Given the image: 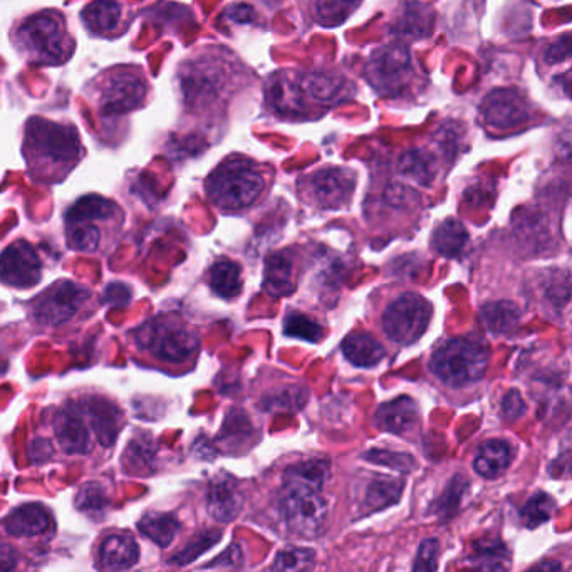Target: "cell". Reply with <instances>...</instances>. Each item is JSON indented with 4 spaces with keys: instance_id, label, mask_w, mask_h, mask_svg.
I'll return each mask as SVG.
<instances>
[{
    "instance_id": "1",
    "label": "cell",
    "mask_w": 572,
    "mask_h": 572,
    "mask_svg": "<svg viewBox=\"0 0 572 572\" xmlns=\"http://www.w3.org/2000/svg\"><path fill=\"white\" fill-rule=\"evenodd\" d=\"M22 157L32 182H63L86 157L76 125L34 115L24 123Z\"/></svg>"
},
{
    "instance_id": "2",
    "label": "cell",
    "mask_w": 572,
    "mask_h": 572,
    "mask_svg": "<svg viewBox=\"0 0 572 572\" xmlns=\"http://www.w3.org/2000/svg\"><path fill=\"white\" fill-rule=\"evenodd\" d=\"M99 123L118 125L131 112L140 111L151 98V83L143 67L118 64L106 67L83 88Z\"/></svg>"
},
{
    "instance_id": "3",
    "label": "cell",
    "mask_w": 572,
    "mask_h": 572,
    "mask_svg": "<svg viewBox=\"0 0 572 572\" xmlns=\"http://www.w3.org/2000/svg\"><path fill=\"white\" fill-rule=\"evenodd\" d=\"M11 43L19 57L32 66H64L76 53V37L66 15L56 9L19 19L11 29Z\"/></svg>"
},
{
    "instance_id": "4",
    "label": "cell",
    "mask_w": 572,
    "mask_h": 572,
    "mask_svg": "<svg viewBox=\"0 0 572 572\" xmlns=\"http://www.w3.org/2000/svg\"><path fill=\"white\" fill-rule=\"evenodd\" d=\"M176 85L182 111L190 118H204L224 105L233 85V67L215 50H204L180 64Z\"/></svg>"
},
{
    "instance_id": "5",
    "label": "cell",
    "mask_w": 572,
    "mask_h": 572,
    "mask_svg": "<svg viewBox=\"0 0 572 572\" xmlns=\"http://www.w3.org/2000/svg\"><path fill=\"white\" fill-rule=\"evenodd\" d=\"M263 175L259 166L242 157L222 162L205 182L207 197L224 212L250 207L262 194Z\"/></svg>"
},
{
    "instance_id": "6",
    "label": "cell",
    "mask_w": 572,
    "mask_h": 572,
    "mask_svg": "<svg viewBox=\"0 0 572 572\" xmlns=\"http://www.w3.org/2000/svg\"><path fill=\"white\" fill-rule=\"evenodd\" d=\"M134 341L143 352L166 363H183L198 349V336L173 317H153L134 330Z\"/></svg>"
},
{
    "instance_id": "7",
    "label": "cell",
    "mask_w": 572,
    "mask_h": 572,
    "mask_svg": "<svg viewBox=\"0 0 572 572\" xmlns=\"http://www.w3.org/2000/svg\"><path fill=\"white\" fill-rule=\"evenodd\" d=\"M487 365V348L464 337L446 341L430 361L433 375L449 387L475 384L485 375Z\"/></svg>"
},
{
    "instance_id": "8",
    "label": "cell",
    "mask_w": 572,
    "mask_h": 572,
    "mask_svg": "<svg viewBox=\"0 0 572 572\" xmlns=\"http://www.w3.org/2000/svg\"><path fill=\"white\" fill-rule=\"evenodd\" d=\"M117 202L101 195H86L71 205L66 212L67 246L78 252H95L101 244L102 222L120 217Z\"/></svg>"
},
{
    "instance_id": "9",
    "label": "cell",
    "mask_w": 572,
    "mask_h": 572,
    "mask_svg": "<svg viewBox=\"0 0 572 572\" xmlns=\"http://www.w3.org/2000/svg\"><path fill=\"white\" fill-rule=\"evenodd\" d=\"M432 314V304L422 295H400L385 311V334L398 345H413L429 330Z\"/></svg>"
},
{
    "instance_id": "10",
    "label": "cell",
    "mask_w": 572,
    "mask_h": 572,
    "mask_svg": "<svg viewBox=\"0 0 572 572\" xmlns=\"http://www.w3.org/2000/svg\"><path fill=\"white\" fill-rule=\"evenodd\" d=\"M411 54L401 44H387L371 54L368 66L369 85L385 96H397L407 89L411 78Z\"/></svg>"
},
{
    "instance_id": "11",
    "label": "cell",
    "mask_w": 572,
    "mask_h": 572,
    "mask_svg": "<svg viewBox=\"0 0 572 572\" xmlns=\"http://www.w3.org/2000/svg\"><path fill=\"white\" fill-rule=\"evenodd\" d=\"M282 514L292 532L314 538L327 520V503L321 492L285 490Z\"/></svg>"
},
{
    "instance_id": "12",
    "label": "cell",
    "mask_w": 572,
    "mask_h": 572,
    "mask_svg": "<svg viewBox=\"0 0 572 572\" xmlns=\"http://www.w3.org/2000/svg\"><path fill=\"white\" fill-rule=\"evenodd\" d=\"M88 298L89 291L83 285L56 282L34 302V317L46 326H60L74 317Z\"/></svg>"
},
{
    "instance_id": "13",
    "label": "cell",
    "mask_w": 572,
    "mask_h": 572,
    "mask_svg": "<svg viewBox=\"0 0 572 572\" xmlns=\"http://www.w3.org/2000/svg\"><path fill=\"white\" fill-rule=\"evenodd\" d=\"M43 263L34 247L25 240L11 244L0 253V282L15 289H29L40 284Z\"/></svg>"
},
{
    "instance_id": "14",
    "label": "cell",
    "mask_w": 572,
    "mask_h": 572,
    "mask_svg": "<svg viewBox=\"0 0 572 572\" xmlns=\"http://www.w3.org/2000/svg\"><path fill=\"white\" fill-rule=\"evenodd\" d=\"M130 9L123 0H93L82 11V22L93 37L117 40L130 25Z\"/></svg>"
},
{
    "instance_id": "15",
    "label": "cell",
    "mask_w": 572,
    "mask_h": 572,
    "mask_svg": "<svg viewBox=\"0 0 572 572\" xmlns=\"http://www.w3.org/2000/svg\"><path fill=\"white\" fill-rule=\"evenodd\" d=\"M355 175L348 170L324 169L310 180L311 195L321 208L345 207L355 192Z\"/></svg>"
},
{
    "instance_id": "16",
    "label": "cell",
    "mask_w": 572,
    "mask_h": 572,
    "mask_svg": "<svg viewBox=\"0 0 572 572\" xmlns=\"http://www.w3.org/2000/svg\"><path fill=\"white\" fill-rule=\"evenodd\" d=\"M482 117L490 127L509 130L529 120V108L519 93L512 89H497L482 102Z\"/></svg>"
},
{
    "instance_id": "17",
    "label": "cell",
    "mask_w": 572,
    "mask_h": 572,
    "mask_svg": "<svg viewBox=\"0 0 572 572\" xmlns=\"http://www.w3.org/2000/svg\"><path fill=\"white\" fill-rule=\"evenodd\" d=\"M54 433L57 443L67 455H79L88 453L93 446L91 433L86 425L85 411L78 404H67L57 411L54 420Z\"/></svg>"
},
{
    "instance_id": "18",
    "label": "cell",
    "mask_w": 572,
    "mask_h": 572,
    "mask_svg": "<svg viewBox=\"0 0 572 572\" xmlns=\"http://www.w3.org/2000/svg\"><path fill=\"white\" fill-rule=\"evenodd\" d=\"M299 86L304 95L316 99L323 106L337 105V102L345 101L346 98H352L355 93L352 83L341 78L337 74L326 73V71L307 73L302 82H299Z\"/></svg>"
},
{
    "instance_id": "19",
    "label": "cell",
    "mask_w": 572,
    "mask_h": 572,
    "mask_svg": "<svg viewBox=\"0 0 572 572\" xmlns=\"http://www.w3.org/2000/svg\"><path fill=\"white\" fill-rule=\"evenodd\" d=\"M244 506V495L233 477L212 481L207 494L208 514L218 522H233Z\"/></svg>"
},
{
    "instance_id": "20",
    "label": "cell",
    "mask_w": 572,
    "mask_h": 572,
    "mask_svg": "<svg viewBox=\"0 0 572 572\" xmlns=\"http://www.w3.org/2000/svg\"><path fill=\"white\" fill-rule=\"evenodd\" d=\"M418 404L413 398L400 397L381 404L376 411L375 423L384 432L404 435L418 423Z\"/></svg>"
},
{
    "instance_id": "21",
    "label": "cell",
    "mask_w": 572,
    "mask_h": 572,
    "mask_svg": "<svg viewBox=\"0 0 572 572\" xmlns=\"http://www.w3.org/2000/svg\"><path fill=\"white\" fill-rule=\"evenodd\" d=\"M6 532L14 538H35L51 527V514L41 504H25L6 517Z\"/></svg>"
},
{
    "instance_id": "22",
    "label": "cell",
    "mask_w": 572,
    "mask_h": 572,
    "mask_svg": "<svg viewBox=\"0 0 572 572\" xmlns=\"http://www.w3.org/2000/svg\"><path fill=\"white\" fill-rule=\"evenodd\" d=\"M85 413L88 414L96 439L102 446H111L117 442L118 433L123 423V414L118 407L105 398H91L86 403Z\"/></svg>"
},
{
    "instance_id": "23",
    "label": "cell",
    "mask_w": 572,
    "mask_h": 572,
    "mask_svg": "<svg viewBox=\"0 0 572 572\" xmlns=\"http://www.w3.org/2000/svg\"><path fill=\"white\" fill-rule=\"evenodd\" d=\"M140 559V548L130 533H112L99 549V562L111 571H125L133 568Z\"/></svg>"
},
{
    "instance_id": "24",
    "label": "cell",
    "mask_w": 572,
    "mask_h": 572,
    "mask_svg": "<svg viewBox=\"0 0 572 572\" xmlns=\"http://www.w3.org/2000/svg\"><path fill=\"white\" fill-rule=\"evenodd\" d=\"M514 461V449L504 440L482 443L475 456L474 468L484 478H499Z\"/></svg>"
},
{
    "instance_id": "25",
    "label": "cell",
    "mask_w": 572,
    "mask_h": 572,
    "mask_svg": "<svg viewBox=\"0 0 572 572\" xmlns=\"http://www.w3.org/2000/svg\"><path fill=\"white\" fill-rule=\"evenodd\" d=\"M330 462L320 461V458L292 465L285 471V490L321 492L330 478Z\"/></svg>"
},
{
    "instance_id": "26",
    "label": "cell",
    "mask_w": 572,
    "mask_h": 572,
    "mask_svg": "<svg viewBox=\"0 0 572 572\" xmlns=\"http://www.w3.org/2000/svg\"><path fill=\"white\" fill-rule=\"evenodd\" d=\"M343 353L349 363L359 368H373L384 361L385 355H387L381 343L366 333L349 334L343 341Z\"/></svg>"
},
{
    "instance_id": "27",
    "label": "cell",
    "mask_w": 572,
    "mask_h": 572,
    "mask_svg": "<svg viewBox=\"0 0 572 572\" xmlns=\"http://www.w3.org/2000/svg\"><path fill=\"white\" fill-rule=\"evenodd\" d=\"M294 281H292V260L285 252L274 253L267 257L266 271H263V289L274 298L294 292Z\"/></svg>"
},
{
    "instance_id": "28",
    "label": "cell",
    "mask_w": 572,
    "mask_h": 572,
    "mask_svg": "<svg viewBox=\"0 0 572 572\" xmlns=\"http://www.w3.org/2000/svg\"><path fill=\"white\" fill-rule=\"evenodd\" d=\"M435 14L429 6L420 4V2H410L404 6L403 12L398 15L395 31L404 37H413V40H422L432 34Z\"/></svg>"
},
{
    "instance_id": "29",
    "label": "cell",
    "mask_w": 572,
    "mask_h": 572,
    "mask_svg": "<svg viewBox=\"0 0 572 572\" xmlns=\"http://www.w3.org/2000/svg\"><path fill=\"white\" fill-rule=\"evenodd\" d=\"M211 288L218 298L234 299L242 291V269L234 260L222 259L211 269Z\"/></svg>"
},
{
    "instance_id": "30",
    "label": "cell",
    "mask_w": 572,
    "mask_h": 572,
    "mask_svg": "<svg viewBox=\"0 0 572 572\" xmlns=\"http://www.w3.org/2000/svg\"><path fill=\"white\" fill-rule=\"evenodd\" d=\"M468 244V234L458 220H445L433 234V247L440 256L456 259L464 253Z\"/></svg>"
},
{
    "instance_id": "31",
    "label": "cell",
    "mask_w": 572,
    "mask_h": 572,
    "mask_svg": "<svg viewBox=\"0 0 572 572\" xmlns=\"http://www.w3.org/2000/svg\"><path fill=\"white\" fill-rule=\"evenodd\" d=\"M138 529L160 548H169L175 541L180 522L173 514L150 512L138 522Z\"/></svg>"
},
{
    "instance_id": "32",
    "label": "cell",
    "mask_w": 572,
    "mask_h": 572,
    "mask_svg": "<svg viewBox=\"0 0 572 572\" xmlns=\"http://www.w3.org/2000/svg\"><path fill=\"white\" fill-rule=\"evenodd\" d=\"M482 323L490 333H510L519 324L520 310L510 301L490 302L481 311Z\"/></svg>"
},
{
    "instance_id": "33",
    "label": "cell",
    "mask_w": 572,
    "mask_h": 572,
    "mask_svg": "<svg viewBox=\"0 0 572 572\" xmlns=\"http://www.w3.org/2000/svg\"><path fill=\"white\" fill-rule=\"evenodd\" d=\"M401 490H403V482H398L397 478H375L366 492V506L371 512L393 506L400 500Z\"/></svg>"
},
{
    "instance_id": "34",
    "label": "cell",
    "mask_w": 572,
    "mask_h": 572,
    "mask_svg": "<svg viewBox=\"0 0 572 572\" xmlns=\"http://www.w3.org/2000/svg\"><path fill=\"white\" fill-rule=\"evenodd\" d=\"M481 569H509L510 555L506 546L500 541H487L475 544L474 554L468 558Z\"/></svg>"
},
{
    "instance_id": "35",
    "label": "cell",
    "mask_w": 572,
    "mask_h": 572,
    "mask_svg": "<svg viewBox=\"0 0 572 572\" xmlns=\"http://www.w3.org/2000/svg\"><path fill=\"white\" fill-rule=\"evenodd\" d=\"M361 0H316V19L324 28L343 24Z\"/></svg>"
},
{
    "instance_id": "36",
    "label": "cell",
    "mask_w": 572,
    "mask_h": 572,
    "mask_svg": "<svg viewBox=\"0 0 572 572\" xmlns=\"http://www.w3.org/2000/svg\"><path fill=\"white\" fill-rule=\"evenodd\" d=\"M76 506L86 516L93 517V519L99 520L105 517L106 510L109 507L108 494L106 488L96 482H89V484L83 485L79 488L78 497H76Z\"/></svg>"
},
{
    "instance_id": "37",
    "label": "cell",
    "mask_w": 572,
    "mask_h": 572,
    "mask_svg": "<svg viewBox=\"0 0 572 572\" xmlns=\"http://www.w3.org/2000/svg\"><path fill=\"white\" fill-rule=\"evenodd\" d=\"M284 334L285 336L298 337V339L316 345V343L323 341L324 330L323 326H320L310 316H304L301 313H291L285 316Z\"/></svg>"
},
{
    "instance_id": "38",
    "label": "cell",
    "mask_w": 572,
    "mask_h": 572,
    "mask_svg": "<svg viewBox=\"0 0 572 572\" xmlns=\"http://www.w3.org/2000/svg\"><path fill=\"white\" fill-rule=\"evenodd\" d=\"M555 503L552 497H549L544 492L533 495L527 500L522 509V520L529 529H536L541 524L548 522L554 512Z\"/></svg>"
},
{
    "instance_id": "39",
    "label": "cell",
    "mask_w": 572,
    "mask_h": 572,
    "mask_svg": "<svg viewBox=\"0 0 572 572\" xmlns=\"http://www.w3.org/2000/svg\"><path fill=\"white\" fill-rule=\"evenodd\" d=\"M401 172L407 173V175L413 176L418 182L423 183V185H430V182L433 180V175H435V166H433V159L429 155V153H423V151H410L407 155L401 160Z\"/></svg>"
},
{
    "instance_id": "40",
    "label": "cell",
    "mask_w": 572,
    "mask_h": 572,
    "mask_svg": "<svg viewBox=\"0 0 572 572\" xmlns=\"http://www.w3.org/2000/svg\"><path fill=\"white\" fill-rule=\"evenodd\" d=\"M155 455V443H153L150 436H144V439L134 436L130 445H128L127 453H125V464L128 467H134L137 471H140L141 467H150Z\"/></svg>"
},
{
    "instance_id": "41",
    "label": "cell",
    "mask_w": 572,
    "mask_h": 572,
    "mask_svg": "<svg viewBox=\"0 0 572 572\" xmlns=\"http://www.w3.org/2000/svg\"><path fill=\"white\" fill-rule=\"evenodd\" d=\"M363 458L373 462V464L387 465V467L395 468L401 474H408V472L417 468V461L413 456L408 455V453L390 452V450H369L368 453L363 455Z\"/></svg>"
},
{
    "instance_id": "42",
    "label": "cell",
    "mask_w": 572,
    "mask_h": 572,
    "mask_svg": "<svg viewBox=\"0 0 572 572\" xmlns=\"http://www.w3.org/2000/svg\"><path fill=\"white\" fill-rule=\"evenodd\" d=\"M220 538L222 533L218 532V530H208V532L201 533V536H197L194 541L188 542V546L172 559V564L185 565L188 564V562L195 561L198 555L204 554L212 546L217 544Z\"/></svg>"
},
{
    "instance_id": "43",
    "label": "cell",
    "mask_w": 572,
    "mask_h": 572,
    "mask_svg": "<svg viewBox=\"0 0 572 572\" xmlns=\"http://www.w3.org/2000/svg\"><path fill=\"white\" fill-rule=\"evenodd\" d=\"M314 551L311 549H285L276 555L272 569L276 571H302L313 565Z\"/></svg>"
},
{
    "instance_id": "44",
    "label": "cell",
    "mask_w": 572,
    "mask_h": 572,
    "mask_svg": "<svg viewBox=\"0 0 572 572\" xmlns=\"http://www.w3.org/2000/svg\"><path fill=\"white\" fill-rule=\"evenodd\" d=\"M467 481H464V477H461V475H456V477L450 482L445 495L436 503V514L445 517L453 516L456 507L461 506L462 497H464V492H467Z\"/></svg>"
},
{
    "instance_id": "45",
    "label": "cell",
    "mask_w": 572,
    "mask_h": 572,
    "mask_svg": "<svg viewBox=\"0 0 572 572\" xmlns=\"http://www.w3.org/2000/svg\"><path fill=\"white\" fill-rule=\"evenodd\" d=\"M440 544L436 539L423 541L422 546H420V551H418L417 561L413 564L414 571H436L439 569V564H436Z\"/></svg>"
},
{
    "instance_id": "46",
    "label": "cell",
    "mask_w": 572,
    "mask_h": 572,
    "mask_svg": "<svg viewBox=\"0 0 572 572\" xmlns=\"http://www.w3.org/2000/svg\"><path fill=\"white\" fill-rule=\"evenodd\" d=\"M526 411L527 407L519 391H509L503 401V417L506 418L507 422H517L519 418L526 414Z\"/></svg>"
},
{
    "instance_id": "47",
    "label": "cell",
    "mask_w": 572,
    "mask_h": 572,
    "mask_svg": "<svg viewBox=\"0 0 572 572\" xmlns=\"http://www.w3.org/2000/svg\"><path fill=\"white\" fill-rule=\"evenodd\" d=\"M105 304H111V306H127L128 302L131 301V291L128 285L117 282V284H109L106 288L105 295H102Z\"/></svg>"
},
{
    "instance_id": "48",
    "label": "cell",
    "mask_w": 572,
    "mask_h": 572,
    "mask_svg": "<svg viewBox=\"0 0 572 572\" xmlns=\"http://www.w3.org/2000/svg\"><path fill=\"white\" fill-rule=\"evenodd\" d=\"M568 35H565L564 41H559V43L552 44L549 46V50L546 51V63L555 64L561 63L562 60H568L569 57V44H568Z\"/></svg>"
},
{
    "instance_id": "49",
    "label": "cell",
    "mask_w": 572,
    "mask_h": 572,
    "mask_svg": "<svg viewBox=\"0 0 572 572\" xmlns=\"http://www.w3.org/2000/svg\"><path fill=\"white\" fill-rule=\"evenodd\" d=\"M15 565L14 552L8 548H0V571H8Z\"/></svg>"
},
{
    "instance_id": "50",
    "label": "cell",
    "mask_w": 572,
    "mask_h": 572,
    "mask_svg": "<svg viewBox=\"0 0 572 572\" xmlns=\"http://www.w3.org/2000/svg\"><path fill=\"white\" fill-rule=\"evenodd\" d=\"M536 569H546V571H549V569H561V564H558V562H549V564H541L538 565Z\"/></svg>"
}]
</instances>
